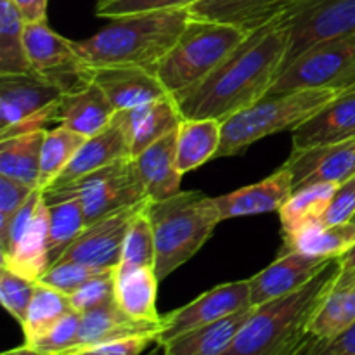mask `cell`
Returning a JSON list of instances; mask_svg holds the SVG:
<instances>
[{"label":"cell","instance_id":"obj_1","mask_svg":"<svg viewBox=\"0 0 355 355\" xmlns=\"http://www.w3.org/2000/svg\"><path fill=\"white\" fill-rule=\"evenodd\" d=\"M288 54V28L279 19L257 28L208 76L175 101L182 118L225 121L262 99L279 75Z\"/></svg>","mask_w":355,"mask_h":355},{"label":"cell","instance_id":"obj_2","mask_svg":"<svg viewBox=\"0 0 355 355\" xmlns=\"http://www.w3.org/2000/svg\"><path fill=\"white\" fill-rule=\"evenodd\" d=\"M189 19L187 9L113 17L96 35L85 40H73V44L92 68L141 66L155 69L179 40Z\"/></svg>","mask_w":355,"mask_h":355},{"label":"cell","instance_id":"obj_3","mask_svg":"<svg viewBox=\"0 0 355 355\" xmlns=\"http://www.w3.org/2000/svg\"><path fill=\"white\" fill-rule=\"evenodd\" d=\"M340 270L331 260L300 290L253 307L252 315L222 355H277L309 331L312 318Z\"/></svg>","mask_w":355,"mask_h":355},{"label":"cell","instance_id":"obj_4","mask_svg":"<svg viewBox=\"0 0 355 355\" xmlns=\"http://www.w3.org/2000/svg\"><path fill=\"white\" fill-rule=\"evenodd\" d=\"M155 236V270L159 281L193 259L220 224L214 198L201 191H180L148 203Z\"/></svg>","mask_w":355,"mask_h":355},{"label":"cell","instance_id":"obj_5","mask_svg":"<svg viewBox=\"0 0 355 355\" xmlns=\"http://www.w3.org/2000/svg\"><path fill=\"white\" fill-rule=\"evenodd\" d=\"M250 33L231 23L191 17L175 45L156 64L155 73L166 92L177 96L210 75Z\"/></svg>","mask_w":355,"mask_h":355},{"label":"cell","instance_id":"obj_6","mask_svg":"<svg viewBox=\"0 0 355 355\" xmlns=\"http://www.w3.org/2000/svg\"><path fill=\"white\" fill-rule=\"evenodd\" d=\"M343 89H311L263 96L246 110L222 121L217 158L241 155L248 146L279 132H293L314 116Z\"/></svg>","mask_w":355,"mask_h":355},{"label":"cell","instance_id":"obj_7","mask_svg":"<svg viewBox=\"0 0 355 355\" xmlns=\"http://www.w3.org/2000/svg\"><path fill=\"white\" fill-rule=\"evenodd\" d=\"M49 205L66 198H76L85 214L87 225L141 201L149 200L139 179L132 158L121 159L110 166L76 179L66 186L44 191Z\"/></svg>","mask_w":355,"mask_h":355},{"label":"cell","instance_id":"obj_8","mask_svg":"<svg viewBox=\"0 0 355 355\" xmlns=\"http://www.w3.org/2000/svg\"><path fill=\"white\" fill-rule=\"evenodd\" d=\"M355 76V35L305 49L279 71L266 96L311 89H349Z\"/></svg>","mask_w":355,"mask_h":355},{"label":"cell","instance_id":"obj_9","mask_svg":"<svg viewBox=\"0 0 355 355\" xmlns=\"http://www.w3.org/2000/svg\"><path fill=\"white\" fill-rule=\"evenodd\" d=\"M62 92L35 73L0 75V139L44 130L58 121Z\"/></svg>","mask_w":355,"mask_h":355},{"label":"cell","instance_id":"obj_10","mask_svg":"<svg viewBox=\"0 0 355 355\" xmlns=\"http://www.w3.org/2000/svg\"><path fill=\"white\" fill-rule=\"evenodd\" d=\"M24 47L31 73L52 82L64 94L92 82V66L76 51L73 40L52 30L47 21L26 23Z\"/></svg>","mask_w":355,"mask_h":355},{"label":"cell","instance_id":"obj_11","mask_svg":"<svg viewBox=\"0 0 355 355\" xmlns=\"http://www.w3.org/2000/svg\"><path fill=\"white\" fill-rule=\"evenodd\" d=\"M277 19L288 28L284 68L318 42L355 35V0H295Z\"/></svg>","mask_w":355,"mask_h":355},{"label":"cell","instance_id":"obj_12","mask_svg":"<svg viewBox=\"0 0 355 355\" xmlns=\"http://www.w3.org/2000/svg\"><path fill=\"white\" fill-rule=\"evenodd\" d=\"M250 307V279L218 284L189 304L163 315V328L156 343L165 345L184 333L220 321Z\"/></svg>","mask_w":355,"mask_h":355},{"label":"cell","instance_id":"obj_13","mask_svg":"<svg viewBox=\"0 0 355 355\" xmlns=\"http://www.w3.org/2000/svg\"><path fill=\"white\" fill-rule=\"evenodd\" d=\"M148 200L121 208L94 224L87 225L82 234L66 248L58 262L71 260L97 270H114L120 266L125 236L135 215L144 208Z\"/></svg>","mask_w":355,"mask_h":355},{"label":"cell","instance_id":"obj_14","mask_svg":"<svg viewBox=\"0 0 355 355\" xmlns=\"http://www.w3.org/2000/svg\"><path fill=\"white\" fill-rule=\"evenodd\" d=\"M283 166L293 179V191L311 184H342L355 177V137L333 144L293 149Z\"/></svg>","mask_w":355,"mask_h":355},{"label":"cell","instance_id":"obj_15","mask_svg":"<svg viewBox=\"0 0 355 355\" xmlns=\"http://www.w3.org/2000/svg\"><path fill=\"white\" fill-rule=\"evenodd\" d=\"M331 260L335 259L314 257L300 252L277 255V259L269 267L250 277L252 307H259L300 290L311 283Z\"/></svg>","mask_w":355,"mask_h":355},{"label":"cell","instance_id":"obj_16","mask_svg":"<svg viewBox=\"0 0 355 355\" xmlns=\"http://www.w3.org/2000/svg\"><path fill=\"white\" fill-rule=\"evenodd\" d=\"M127 158H132L130 141H128L123 113L116 111L111 123L104 130L85 139V142L80 146V149L73 156L71 162L68 163V166L62 170L61 175L47 189L66 186L73 180L82 179L89 173L97 172L104 166H110Z\"/></svg>","mask_w":355,"mask_h":355},{"label":"cell","instance_id":"obj_17","mask_svg":"<svg viewBox=\"0 0 355 355\" xmlns=\"http://www.w3.org/2000/svg\"><path fill=\"white\" fill-rule=\"evenodd\" d=\"M92 82L101 87L116 111L134 110L170 96L155 69L141 66L94 68Z\"/></svg>","mask_w":355,"mask_h":355},{"label":"cell","instance_id":"obj_18","mask_svg":"<svg viewBox=\"0 0 355 355\" xmlns=\"http://www.w3.org/2000/svg\"><path fill=\"white\" fill-rule=\"evenodd\" d=\"M354 137L355 85L340 90L314 116L295 128L291 132V144H293V149H307Z\"/></svg>","mask_w":355,"mask_h":355},{"label":"cell","instance_id":"obj_19","mask_svg":"<svg viewBox=\"0 0 355 355\" xmlns=\"http://www.w3.org/2000/svg\"><path fill=\"white\" fill-rule=\"evenodd\" d=\"M162 328L163 322H146L130 318L118 307L116 302L111 300L103 307L82 314L78 338L73 352L76 355L89 347L134 336H156L158 340Z\"/></svg>","mask_w":355,"mask_h":355},{"label":"cell","instance_id":"obj_20","mask_svg":"<svg viewBox=\"0 0 355 355\" xmlns=\"http://www.w3.org/2000/svg\"><path fill=\"white\" fill-rule=\"evenodd\" d=\"M291 193H293L291 173L288 172L286 166H281L277 172L260 182L222 194L214 200L220 220H229L236 217L279 211Z\"/></svg>","mask_w":355,"mask_h":355},{"label":"cell","instance_id":"obj_21","mask_svg":"<svg viewBox=\"0 0 355 355\" xmlns=\"http://www.w3.org/2000/svg\"><path fill=\"white\" fill-rule=\"evenodd\" d=\"M175 141L177 130L132 158L135 172L151 201H162L180 193L184 173L177 166Z\"/></svg>","mask_w":355,"mask_h":355},{"label":"cell","instance_id":"obj_22","mask_svg":"<svg viewBox=\"0 0 355 355\" xmlns=\"http://www.w3.org/2000/svg\"><path fill=\"white\" fill-rule=\"evenodd\" d=\"M0 266L24 277L38 281L51 267L49 259V205L45 196L38 201L30 225L24 229L12 248L0 257Z\"/></svg>","mask_w":355,"mask_h":355},{"label":"cell","instance_id":"obj_23","mask_svg":"<svg viewBox=\"0 0 355 355\" xmlns=\"http://www.w3.org/2000/svg\"><path fill=\"white\" fill-rule=\"evenodd\" d=\"M159 279L153 266H118L114 269V302L130 318L163 322L156 309Z\"/></svg>","mask_w":355,"mask_h":355},{"label":"cell","instance_id":"obj_24","mask_svg":"<svg viewBox=\"0 0 355 355\" xmlns=\"http://www.w3.org/2000/svg\"><path fill=\"white\" fill-rule=\"evenodd\" d=\"M121 113H123L125 127H127L128 141H130L132 158L141 155L146 148L155 144L165 135L175 132L180 121L184 120L173 96H166L155 103L121 111Z\"/></svg>","mask_w":355,"mask_h":355},{"label":"cell","instance_id":"obj_25","mask_svg":"<svg viewBox=\"0 0 355 355\" xmlns=\"http://www.w3.org/2000/svg\"><path fill=\"white\" fill-rule=\"evenodd\" d=\"M295 0H198L189 7L191 17L231 23L253 31L277 19Z\"/></svg>","mask_w":355,"mask_h":355},{"label":"cell","instance_id":"obj_26","mask_svg":"<svg viewBox=\"0 0 355 355\" xmlns=\"http://www.w3.org/2000/svg\"><path fill=\"white\" fill-rule=\"evenodd\" d=\"M114 113L116 110L111 106L106 94L97 83L90 82L89 85L62 96L58 121L83 137H92L111 123Z\"/></svg>","mask_w":355,"mask_h":355},{"label":"cell","instance_id":"obj_27","mask_svg":"<svg viewBox=\"0 0 355 355\" xmlns=\"http://www.w3.org/2000/svg\"><path fill=\"white\" fill-rule=\"evenodd\" d=\"M355 322V269L340 267L331 288L315 311L309 331L321 340H333Z\"/></svg>","mask_w":355,"mask_h":355},{"label":"cell","instance_id":"obj_28","mask_svg":"<svg viewBox=\"0 0 355 355\" xmlns=\"http://www.w3.org/2000/svg\"><path fill=\"white\" fill-rule=\"evenodd\" d=\"M354 243L355 225L352 222L342 225H326L321 218H315L283 234V248L279 255L300 252L314 257L338 259Z\"/></svg>","mask_w":355,"mask_h":355},{"label":"cell","instance_id":"obj_29","mask_svg":"<svg viewBox=\"0 0 355 355\" xmlns=\"http://www.w3.org/2000/svg\"><path fill=\"white\" fill-rule=\"evenodd\" d=\"M253 307L227 315L211 324L187 331L166 342L163 355H222L231 347L245 322L252 315Z\"/></svg>","mask_w":355,"mask_h":355},{"label":"cell","instance_id":"obj_30","mask_svg":"<svg viewBox=\"0 0 355 355\" xmlns=\"http://www.w3.org/2000/svg\"><path fill=\"white\" fill-rule=\"evenodd\" d=\"M222 142V121L214 118H184L177 128V166L191 172L217 156Z\"/></svg>","mask_w":355,"mask_h":355},{"label":"cell","instance_id":"obj_31","mask_svg":"<svg viewBox=\"0 0 355 355\" xmlns=\"http://www.w3.org/2000/svg\"><path fill=\"white\" fill-rule=\"evenodd\" d=\"M45 132L47 130H35L0 139V175L17 180L31 189H38Z\"/></svg>","mask_w":355,"mask_h":355},{"label":"cell","instance_id":"obj_32","mask_svg":"<svg viewBox=\"0 0 355 355\" xmlns=\"http://www.w3.org/2000/svg\"><path fill=\"white\" fill-rule=\"evenodd\" d=\"M24 28L26 21L14 0H0V75L31 73Z\"/></svg>","mask_w":355,"mask_h":355},{"label":"cell","instance_id":"obj_33","mask_svg":"<svg viewBox=\"0 0 355 355\" xmlns=\"http://www.w3.org/2000/svg\"><path fill=\"white\" fill-rule=\"evenodd\" d=\"M68 295L47 286V284H37L33 300L28 309L26 321L21 326L24 333V343L33 345L40 340L55 322L61 321L66 314L73 312Z\"/></svg>","mask_w":355,"mask_h":355},{"label":"cell","instance_id":"obj_34","mask_svg":"<svg viewBox=\"0 0 355 355\" xmlns=\"http://www.w3.org/2000/svg\"><path fill=\"white\" fill-rule=\"evenodd\" d=\"M338 184H311L295 189L279 208L283 234L295 231L305 222L315 220L324 215Z\"/></svg>","mask_w":355,"mask_h":355},{"label":"cell","instance_id":"obj_35","mask_svg":"<svg viewBox=\"0 0 355 355\" xmlns=\"http://www.w3.org/2000/svg\"><path fill=\"white\" fill-rule=\"evenodd\" d=\"M85 227V214L76 198H66V200L49 205V259H51V266L61 259L66 248L82 234Z\"/></svg>","mask_w":355,"mask_h":355},{"label":"cell","instance_id":"obj_36","mask_svg":"<svg viewBox=\"0 0 355 355\" xmlns=\"http://www.w3.org/2000/svg\"><path fill=\"white\" fill-rule=\"evenodd\" d=\"M85 139L87 137L62 127V125L45 132L40 156V187L38 189L45 191L47 187H51V184L68 166V163L71 162Z\"/></svg>","mask_w":355,"mask_h":355},{"label":"cell","instance_id":"obj_37","mask_svg":"<svg viewBox=\"0 0 355 355\" xmlns=\"http://www.w3.org/2000/svg\"><path fill=\"white\" fill-rule=\"evenodd\" d=\"M149 203V200H148ZM148 203L134 217L121 250L120 266H153L155 267V236L148 215Z\"/></svg>","mask_w":355,"mask_h":355},{"label":"cell","instance_id":"obj_38","mask_svg":"<svg viewBox=\"0 0 355 355\" xmlns=\"http://www.w3.org/2000/svg\"><path fill=\"white\" fill-rule=\"evenodd\" d=\"M38 281L24 277L7 267L0 266V302L3 309L19 322V326L26 321L28 309L33 300L35 290Z\"/></svg>","mask_w":355,"mask_h":355},{"label":"cell","instance_id":"obj_39","mask_svg":"<svg viewBox=\"0 0 355 355\" xmlns=\"http://www.w3.org/2000/svg\"><path fill=\"white\" fill-rule=\"evenodd\" d=\"M104 272V270L92 269L83 263L71 262V260H64V262H55L45 270L44 276L38 279V283L47 284V286L54 288V290L61 291L64 295H73L78 291L87 281L96 277L97 274Z\"/></svg>","mask_w":355,"mask_h":355},{"label":"cell","instance_id":"obj_40","mask_svg":"<svg viewBox=\"0 0 355 355\" xmlns=\"http://www.w3.org/2000/svg\"><path fill=\"white\" fill-rule=\"evenodd\" d=\"M198 0H110V2H97L96 16L113 19V17L155 12V10L189 9Z\"/></svg>","mask_w":355,"mask_h":355},{"label":"cell","instance_id":"obj_41","mask_svg":"<svg viewBox=\"0 0 355 355\" xmlns=\"http://www.w3.org/2000/svg\"><path fill=\"white\" fill-rule=\"evenodd\" d=\"M114 300V270H104L90 281H87L78 291L69 295L71 307L80 314L103 307Z\"/></svg>","mask_w":355,"mask_h":355},{"label":"cell","instance_id":"obj_42","mask_svg":"<svg viewBox=\"0 0 355 355\" xmlns=\"http://www.w3.org/2000/svg\"><path fill=\"white\" fill-rule=\"evenodd\" d=\"M80 321H82V314L76 311L69 312L59 322H55L40 340L33 343L31 347L44 352H69L75 355L76 338H78L80 331Z\"/></svg>","mask_w":355,"mask_h":355},{"label":"cell","instance_id":"obj_43","mask_svg":"<svg viewBox=\"0 0 355 355\" xmlns=\"http://www.w3.org/2000/svg\"><path fill=\"white\" fill-rule=\"evenodd\" d=\"M355 215V177L336 186L321 222L326 225L350 224Z\"/></svg>","mask_w":355,"mask_h":355},{"label":"cell","instance_id":"obj_44","mask_svg":"<svg viewBox=\"0 0 355 355\" xmlns=\"http://www.w3.org/2000/svg\"><path fill=\"white\" fill-rule=\"evenodd\" d=\"M33 191L35 189L17 182V180L0 175V232L9 225L14 215L26 203Z\"/></svg>","mask_w":355,"mask_h":355},{"label":"cell","instance_id":"obj_45","mask_svg":"<svg viewBox=\"0 0 355 355\" xmlns=\"http://www.w3.org/2000/svg\"><path fill=\"white\" fill-rule=\"evenodd\" d=\"M153 343H156V336H134L89 347L76 355H141Z\"/></svg>","mask_w":355,"mask_h":355},{"label":"cell","instance_id":"obj_46","mask_svg":"<svg viewBox=\"0 0 355 355\" xmlns=\"http://www.w3.org/2000/svg\"><path fill=\"white\" fill-rule=\"evenodd\" d=\"M314 355H355V322L333 340H318Z\"/></svg>","mask_w":355,"mask_h":355},{"label":"cell","instance_id":"obj_47","mask_svg":"<svg viewBox=\"0 0 355 355\" xmlns=\"http://www.w3.org/2000/svg\"><path fill=\"white\" fill-rule=\"evenodd\" d=\"M19 12L23 14L26 23H38L47 21V3L49 0H14Z\"/></svg>","mask_w":355,"mask_h":355},{"label":"cell","instance_id":"obj_48","mask_svg":"<svg viewBox=\"0 0 355 355\" xmlns=\"http://www.w3.org/2000/svg\"><path fill=\"white\" fill-rule=\"evenodd\" d=\"M318 340V336H314L311 331H307L304 336H300L297 342L291 343L290 347H286L283 352H279L277 355H314Z\"/></svg>","mask_w":355,"mask_h":355},{"label":"cell","instance_id":"obj_49","mask_svg":"<svg viewBox=\"0 0 355 355\" xmlns=\"http://www.w3.org/2000/svg\"><path fill=\"white\" fill-rule=\"evenodd\" d=\"M2 355H73V354H69V352H61V354L44 352V350H38V349H35V347L24 343L23 347H17V349L6 350V352H3Z\"/></svg>","mask_w":355,"mask_h":355},{"label":"cell","instance_id":"obj_50","mask_svg":"<svg viewBox=\"0 0 355 355\" xmlns=\"http://www.w3.org/2000/svg\"><path fill=\"white\" fill-rule=\"evenodd\" d=\"M338 263L342 269H355V243L342 257H338Z\"/></svg>","mask_w":355,"mask_h":355},{"label":"cell","instance_id":"obj_51","mask_svg":"<svg viewBox=\"0 0 355 355\" xmlns=\"http://www.w3.org/2000/svg\"><path fill=\"white\" fill-rule=\"evenodd\" d=\"M144 355H163V347L158 345V343H155V349L149 350V352Z\"/></svg>","mask_w":355,"mask_h":355},{"label":"cell","instance_id":"obj_52","mask_svg":"<svg viewBox=\"0 0 355 355\" xmlns=\"http://www.w3.org/2000/svg\"><path fill=\"white\" fill-rule=\"evenodd\" d=\"M97 2H110V0H97Z\"/></svg>","mask_w":355,"mask_h":355},{"label":"cell","instance_id":"obj_53","mask_svg":"<svg viewBox=\"0 0 355 355\" xmlns=\"http://www.w3.org/2000/svg\"><path fill=\"white\" fill-rule=\"evenodd\" d=\"M352 224L355 225V215H354V218H352Z\"/></svg>","mask_w":355,"mask_h":355},{"label":"cell","instance_id":"obj_54","mask_svg":"<svg viewBox=\"0 0 355 355\" xmlns=\"http://www.w3.org/2000/svg\"><path fill=\"white\" fill-rule=\"evenodd\" d=\"M354 85H355V76H354Z\"/></svg>","mask_w":355,"mask_h":355}]
</instances>
